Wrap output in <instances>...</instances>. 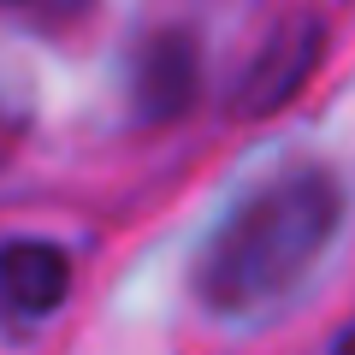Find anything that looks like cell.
Wrapping results in <instances>:
<instances>
[{
	"label": "cell",
	"instance_id": "6da1fadb",
	"mask_svg": "<svg viewBox=\"0 0 355 355\" xmlns=\"http://www.w3.org/2000/svg\"><path fill=\"white\" fill-rule=\"evenodd\" d=\"M343 219V184L326 166H291L243 196L196 261V296L214 314H261L314 272Z\"/></svg>",
	"mask_w": 355,
	"mask_h": 355
},
{
	"label": "cell",
	"instance_id": "5b68a950",
	"mask_svg": "<svg viewBox=\"0 0 355 355\" xmlns=\"http://www.w3.org/2000/svg\"><path fill=\"white\" fill-rule=\"evenodd\" d=\"M0 6H24V12L42 18V24H65V18H83L95 0H0Z\"/></svg>",
	"mask_w": 355,
	"mask_h": 355
},
{
	"label": "cell",
	"instance_id": "3957f363",
	"mask_svg": "<svg viewBox=\"0 0 355 355\" xmlns=\"http://www.w3.org/2000/svg\"><path fill=\"white\" fill-rule=\"evenodd\" d=\"M196 42L184 30H160L148 48L137 53V77H130V95H137V113L142 119H178L196 95Z\"/></svg>",
	"mask_w": 355,
	"mask_h": 355
},
{
	"label": "cell",
	"instance_id": "277c9868",
	"mask_svg": "<svg viewBox=\"0 0 355 355\" xmlns=\"http://www.w3.org/2000/svg\"><path fill=\"white\" fill-rule=\"evenodd\" d=\"M320 65V24H291L266 42V53L254 60V71L243 77L237 89V107L243 113H272L279 101H291L296 89L314 77Z\"/></svg>",
	"mask_w": 355,
	"mask_h": 355
},
{
	"label": "cell",
	"instance_id": "8992f818",
	"mask_svg": "<svg viewBox=\"0 0 355 355\" xmlns=\"http://www.w3.org/2000/svg\"><path fill=\"white\" fill-rule=\"evenodd\" d=\"M331 355H355V331H343V338H338V349H331Z\"/></svg>",
	"mask_w": 355,
	"mask_h": 355
},
{
	"label": "cell",
	"instance_id": "7a4b0ae2",
	"mask_svg": "<svg viewBox=\"0 0 355 355\" xmlns=\"http://www.w3.org/2000/svg\"><path fill=\"white\" fill-rule=\"evenodd\" d=\"M65 296H71V254L60 243L42 237L0 243V320L12 331L53 320Z\"/></svg>",
	"mask_w": 355,
	"mask_h": 355
}]
</instances>
